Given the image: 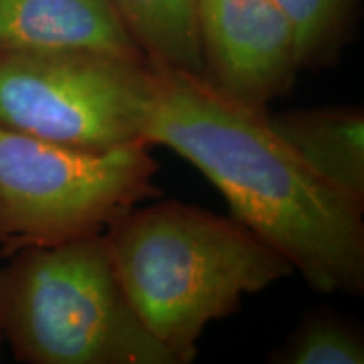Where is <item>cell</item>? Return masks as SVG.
Returning <instances> with one entry per match:
<instances>
[{
  "instance_id": "obj_7",
  "label": "cell",
  "mask_w": 364,
  "mask_h": 364,
  "mask_svg": "<svg viewBox=\"0 0 364 364\" xmlns=\"http://www.w3.org/2000/svg\"><path fill=\"white\" fill-rule=\"evenodd\" d=\"M9 53H100L147 61L107 0H0V54Z\"/></svg>"
},
{
  "instance_id": "obj_4",
  "label": "cell",
  "mask_w": 364,
  "mask_h": 364,
  "mask_svg": "<svg viewBox=\"0 0 364 364\" xmlns=\"http://www.w3.org/2000/svg\"><path fill=\"white\" fill-rule=\"evenodd\" d=\"M157 172L147 142L83 150L0 127L2 255L103 235L161 196Z\"/></svg>"
},
{
  "instance_id": "obj_5",
  "label": "cell",
  "mask_w": 364,
  "mask_h": 364,
  "mask_svg": "<svg viewBox=\"0 0 364 364\" xmlns=\"http://www.w3.org/2000/svg\"><path fill=\"white\" fill-rule=\"evenodd\" d=\"M157 73L100 53L0 54V127L83 150L147 142Z\"/></svg>"
},
{
  "instance_id": "obj_12",
  "label": "cell",
  "mask_w": 364,
  "mask_h": 364,
  "mask_svg": "<svg viewBox=\"0 0 364 364\" xmlns=\"http://www.w3.org/2000/svg\"><path fill=\"white\" fill-rule=\"evenodd\" d=\"M2 341H4V338H2V331H0V346H2Z\"/></svg>"
},
{
  "instance_id": "obj_3",
  "label": "cell",
  "mask_w": 364,
  "mask_h": 364,
  "mask_svg": "<svg viewBox=\"0 0 364 364\" xmlns=\"http://www.w3.org/2000/svg\"><path fill=\"white\" fill-rule=\"evenodd\" d=\"M0 270V331L27 364H179L122 289L103 235L26 248Z\"/></svg>"
},
{
  "instance_id": "obj_9",
  "label": "cell",
  "mask_w": 364,
  "mask_h": 364,
  "mask_svg": "<svg viewBox=\"0 0 364 364\" xmlns=\"http://www.w3.org/2000/svg\"><path fill=\"white\" fill-rule=\"evenodd\" d=\"M152 66L203 76L198 0H107Z\"/></svg>"
},
{
  "instance_id": "obj_6",
  "label": "cell",
  "mask_w": 364,
  "mask_h": 364,
  "mask_svg": "<svg viewBox=\"0 0 364 364\" xmlns=\"http://www.w3.org/2000/svg\"><path fill=\"white\" fill-rule=\"evenodd\" d=\"M203 78L258 110L292 90L300 71L289 22L273 0H198Z\"/></svg>"
},
{
  "instance_id": "obj_1",
  "label": "cell",
  "mask_w": 364,
  "mask_h": 364,
  "mask_svg": "<svg viewBox=\"0 0 364 364\" xmlns=\"http://www.w3.org/2000/svg\"><path fill=\"white\" fill-rule=\"evenodd\" d=\"M156 73L147 144L201 171L231 218L284 255L314 292L361 295L364 206L314 174L270 129L267 110L226 97L203 76Z\"/></svg>"
},
{
  "instance_id": "obj_8",
  "label": "cell",
  "mask_w": 364,
  "mask_h": 364,
  "mask_svg": "<svg viewBox=\"0 0 364 364\" xmlns=\"http://www.w3.org/2000/svg\"><path fill=\"white\" fill-rule=\"evenodd\" d=\"M275 135L346 198L364 206V113L356 107H324L268 113Z\"/></svg>"
},
{
  "instance_id": "obj_11",
  "label": "cell",
  "mask_w": 364,
  "mask_h": 364,
  "mask_svg": "<svg viewBox=\"0 0 364 364\" xmlns=\"http://www.w3.org/2000/svg\"><path fill=\"white\" fill-rule=\"evenodd\" d=\"M279 364H363L361 334L339 317L314 316L300 324L279 351Z\"/></svg>"
},
{
  "instance_id": "obj_2",
  "label": "cell",
  "mask_w": 364,
  "mask_h": 364,
  "mask_svg": "<svg viewBox=\"0 0 364 364\" xmlns=\"http://www.w3.org/2000/svg\"><path fill=\"white\" fill-rule=\"evenodd\" d=\"M103 238L132 307L179 364L194 361L208 324L295 273L235 218L179 201L130 209Z\"/></svg>"
},
{
  "instance_id": "obj_10",
  "label": "cell",
  "mask_w": 364,
  "mask_h": 364,
  "mask_svg": "<svg viewBox=\"0 0 364 364\" xmlns=\"http://www.w3.org/2000/svg\"><path fill=\"white\" fill-rule=\"evenodd\" d=\"M295 39L300 70L329 66L353 33L358 0H273Z\"/></svg>"
}]
</instances>
